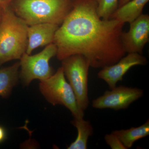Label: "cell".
Wrapping results in <instances>:
<instances>
[{"instance_id":"6da1fadb","label":"cell","mask_w":149,"mask_h":149,"mask_svg":"<svg viewBox=\"0 0 149 149\" xmlns=\"http://www.w3.org/2000/svg\"><path fill=\"white\" fill-rule=\"evenodd\" d=\"M97 7L96 0H74L72 10L55 35L53 43L59 60L82 55L91 67L102 68L125 55L121 40L125 24L101 18Z\"/></svg>"},{"instance_id":"d6986e66","label":"cell","mask_w":149,"mask_h":149,"mask_svg":"<svg viewBox=\"0 0 149 149\" xmlns=\"http://www.w3.org/2000/svg\"><path fill=\"white\" fill-rule=\"evenodd\" d=\"M130 0H118V7L121 6L125 4L126 3L128 2Z\"/></svg>"},{"instance_id":"8992f818","label":"cell","mask_w":149,"mask_h":149,"mask_svg":"<svg viewBox=\"0 0 149 149\" xmlns=\"http://www.w3.org/2000/svg\"><path fill=\"white\" fill-rule=\"evenodd\" d=\"M57 48L54 43L46 46L39 53L31 55L26 52L20 59V77L25 85H29L34 80H45L53 74L49 61L57 54Z\"/></svg>"},{"instance_id":"9a60e30c","label":"cell","mask_w":149,"mask_h":149,"mask_svg":"<svg viewBox=\"0 0 149 149\" xmlns=\"http://www.w3.org/2000/svg\"><path fill=\"white\" fill-rule=\"evenodd\" d=\"M97 13L101 18L109 19L118 7V0H96Z\"/></svg>"},{"instance_id":"4fadbf2b","label":"cell","mask_w":149,"mask_h":149,"mask_svg":"<svg viewBox=\"0 0 149 149\" xmlns=\"http://www.w3.org/2000/svg\"><path fill=\"white\" fill-rule=\"evenodd\" d=\"M71 123L77 129V136L67 149H87L88 139L93 134V128L91 122L84 120L83 118H74Z\"/></svg>"},{"instance_id":"2e32d148","label":"cell","mask_w":149,"mask_h":149,"mask_svg":"<svg viewBox=\"0 0 149 149\" xmlns=\"http://www.w3.org/2000/svg\"><path fill=\"white\" fill-rule=\"evenodd\" d=\"M104 140L112 149H127L116 135L113 133L107 134Z\"/></svg>"},{"instance_id":"5b68a950","label":"cell","mask_w":149,"mask_h":149,"mask_svg":"<svg viewBox=\"0 0 149 149\" xmlns=\"http://www.w3.org/2000/svg\"><path fill=\"white\" fill-rule=\"evenodd\" d=\"M61 61L65 75L74 92L78 107L84 112L90 104L88 88L90 63L80 54L70 56Z\"/></svg>"},{"instance_id":"9c48e42d","label":"cell","mask_w":149,"mask_h":149,"mask_svg":"<svg viewBox=\"0 0 149 149\" xmlns=\"http://www.w3.org/2000/svg\"><path fill=\"white\" fill-rule=\"evenodd\" d=\"M148 61L146 57L138 53H128L114 64L102 68L98 77L103 80L112 89L116 87L119 81H122L124 75L133 66L146 65Z\"/></svg>"},{"instance_id":"7a4b0ae2","label":"cell","mask_w":149,"mask_h":149,"mask_svg":"<svg viewBox=\"0 0 149 149\" xmlns=\"http://www.w3.org/2000/svg\"><path fill=\"white\" fill-rule=\"evenodd\" d=\"M74 0H13L10 6L27 25H61L72 8Z\"/></svg>"},{"instance_id":"ba28073f","label":"cell","mask_w":149,"mask_h":149,"mask_svg":"<svg viewBox=\"0 0 149 149\" xmlns=\"http://www.w3.org/2000/svg\"><path fill=\"white\" fill-rule=\"evenodd\" d=\"M128 32L123 31L121 40L126 53L143 54V50L149 40V15H141L130 22Z\"/></svg>"},{"instance_id":"ffe728a7","label":"cell","mask_w":149,"mask_h":149,"mask_svg":"<svg viewBox=\"0 0 149 149\" xmlns=\"http://www.w3.org/2000/svg\"><path fill=\"white\" fill-rule=\"evenodd\" d=\"M3 9L0 8V21H1L2 18V16Z\"/></svg>"},{"instance_id":"8fae6325","label":"cell","mask_w":149,"mask_h":149,"mask_svg":"<svg viewBox=\"0 0 149 149\" xmlns=\"http://www.w3.org/2000/svg\"><path fill=\"white\" fill-rule=\"evenodd\" d=\"M149 0H130L118 8L109 19H115L124 23L135 20L143 14V9Z\"/></svg>"},{"instance_id":"52a82bcc","label":"cell","mask_w":149,"mask_h":149,"mask_svg":"<svg viewBox=\"0 0 149 149\" xmlns=\"http://www.w3.org/2000/svg\"><path fill=\"white\" fill-rule=\"evenodd\" d=\"M143 95L142 89L120 85L106 91L102 95L93 100L92 106L97 109H126Z\"/></svg>"},{"instance_id":"7c38bea8","label":"cell","mask_w":149,"mask_h":149,"mask_svg":"<svg viewBox=\"0 0 149 149\" xmlns=\"http://www.w3.org/2000/svg\"><path fill=\"white\" fill-rule=\"evenodd\" d=\"M19 68V62H17L11 66L0 68V96L2 97L7 98L16 85Z\"/></svg>"},{"instance_id":"277c9868","label":"cell","mask_w":149,"mask_h":149,"mask_svg":"<svg viewBox=\"0 0 149 149\" xmlns=\"http://www.w3.org/2000/svg\"><path fill=\"white\" fill-rule=\"evenodd\" d=\"M40 89L45 98L52 104L65 107L74 118L84 117V112L78 107L74 92L65 79L62 67L50 77L41 81Z\"/></svg>"},{"instance_id":"30bf717a","label":"cell","mask_w":149,"mask_h":149,"mask_svg":"<svg viewBox=\"0 0 149 149\" xmlns=\"http://www.w3.org/2000/svg\"><path fill=\"white\" fill-rule=\"evenodd\" d=\"M59 25L50 23H39L27 27L28 38L26 53L31 54L35 49L53 43Z\"/></svg>"},{"instance_id":"3957f363","label":"cell","mask_w":149,"mask_h":149,"mask_svg":"<svg viewBox=\"0 0 149 149\" xmlns=\"http://www.w3.org/2000/svg\"><path fill=\"white\" fill-rule=\"evenodd\" d=\"M28 25L10 6L3 9L0 21V67L14 60H20L27 49Z\"/></svg>"},{"instance_id":"ac0fdd59","label":"cell","mask_w":149,"mask_h":149,"mask_svg":"<svg viewBox=\"0 0 149 149\" xmlns=\"http://www.w3.org/2000/svg\"><path fill=\"white\" fill-rule=\"evenodd\" d=\"M13 0H0V8L2 9L9 6Z\"/></svg>"},{"instance_id":"e0dca14e","label":"cell","mask_w":149,"mask_h":149,"mask_svg":"<svg viewBox=\"0 0 149 149\" xmlns=\"http://www.w3.org/2000/svg\"><path fill=\"white\" fill-rule=\"evenodd\" d=\"M6 136L7 133L5 128L0 125V144L5 140Z\"/></svg>"},{"instance_id":"5bb4252c","label":"cell","mask_w":149,"mask_h":149,"mask_svg":"<svg viewBox=\"0 0 149 149\" xmlns=\"http://www.w3.org/2000/svg\"><path fill=\"white\" fill-rule=\"evenodd\" d=\"M112 133L118 137L126 149L130 148L136 141L149 135V120L139 127L113 130Z\"/></svg>"}]
</instances>
